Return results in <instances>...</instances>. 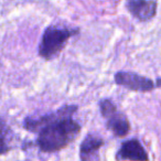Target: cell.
<instances>
[{
    "mask_svg": "<svg viewBox=\"0 0 161 161\" xmlns=\"http://www.w3.org/2000/svg\"><path fill=\"white\" fill-rule=\"evenodd\" d=\"M104 145V140L96 135H87L80 147V161H98V151Z\"/></svg>",
    "mask_w": 161,
    "mask_h": 161,
    "instance_id": "52a82bcc",
    "label": "cell"
},
{
    "mask_svg": "<svg viewBox=\"0 0 161 161\" xmlns=\"http://www.w3.org/2000/svg\"><path fill=\"white\" fill-rule=\"evenodd\" d=\"M80 126L72 117H63L49 124L39 131L36 145L43 152H55L75 140Z\"/></svg>",
    "mask_w": 161,
    "mask_h": 161,
    "instance_id": "6da1fadb",
    "label": "cell"
},
{
    "mask_svg": "<svg viewBox=\"0 0 161 161\" xmlns=\"http://www.w3.org/2000/svg\"><path fill=\"white\" fill-rule=\"evenodd\" d=\"M156 0H127L126 7L134 18L139 21H149L157 14Z\"/></svg>",
    "mask_w": 161,
    "mask_h": 161,
    "instance_id": "5b68a950",
    "label": "cell"
},
{
    "mask_svg": "<svg viewBox=\"0 0 161 161\" xmlns=\"http://www.w3.org/2000/svg\"><path fill=\"white\" fill-rule=\"evenodd\" d=\"M76 110H77V106L76 105H66L63 106L60 109L55 110V112L40 117V118H30L29 117V118H25V121H23L25 128L27 130H29V131L39 132L43 127L58 120V119L63 118V117H72V115Z\"/></svg>",
    "mask_w": 161,
    "mask_h": 161,
    "instance_id": "3957f363",
    "label": "cell"
},
{
    "mask_svg": "<svg viewBox=\"0 0 161 161\" xmlns=\"http://www.w3.org/2000/svg\"><path fill=\"white\" fill-rule=\"evenodd\" d=\"M7 140L8 139L6 138V137H3V135H0V154L6 153V152H8L10 150L9 146H8V143H7Z\"/></svg>",
    "mask_w": 161,
    "mask_h": 161,
    "instance_id": "8fae6325",
    "label": "cell"
},
{
    "mask_svg": "<svg viewBox=\"0 0 161 161\" xmlns=\"http://www.w3.org/2000/svg\"><path fill=\"white\" fill-rule=\"evenodd\" d=\"M156 87H161V78H158V80H157Z\"/></svg>",
    "mask_w": 161,
    "mask_h": 161,
    "instance_id": "7c38bea8",
    "label": "cell"
},
{
    "mask_svg": "<svg viewBox=\"0 0 161 161\" xmlns=\"http://www.w3.org/2000/svg\"><path fill=\"white\" fill-rule=\"evenodd\" d=\"M0 135H3V137H6L8 140H10V138L12 137L11 129H10V127L6 124V121L1 117H0Z\"/></svg>",
    "mask_w": 161,
    "mask_h": 161,
    "instance_id": "30bf717a",
    "label": "cell"
},
{
    "mask_svg": "<svg viewBox=\"0 0 161 161\" xmlns=\"http://www.w3.org/2000/svg\"><path fill=\"white\" fill-rule=\"evenodd\" d=\"M115 83L130 91L150 92L156 87L153 80L132 72H118L115 75Z\"/></svg>",
    "mask_w": 161,
    "mask_h": 161,
    "instance_id": "277c9868",
    "label": "cell"
},
{
    "mask_svg": "<svg viewBox=\"0 0 161 161\" xmlns=\"http://www.w3.org/2000/svg\"><path fill=\"white\" fill-rule=\"evenodd\" d=\"M78 32H80L78 29L58 27V25H51L47 28L39 45L40 56L47 61L56 58L64 49L69 38L77 34Z\"/></svg>",
    "mask_w": 161,
    "mask_h": 161,
    "instance_id": "7a4b0ae2",
    "label": "cell"
},
{
    "mask_svg": "<svg viewBox=\"0 0 161 161\" xmlns=\"http://www.w3.org/2000/svg\"><path fill=\"white\" fill-rule=\"evenodd\" d=\"M99 109L103 115L104 118L108 117L109 115H112L113 113H115L117 110V107L110 99H103L99 102Z\"/></svg>",
    "mask_w": 161,
    "mask_h": 161,
    "instance_id": "9c48e42d",
    "label": "cell"
},
{
    "mask_svg": "<svg viewBox=\"0 0 161 161\" xmlns=\"http://www.w3.org/2000/svg\"><path fill=\"white\" fill-rule=\"evenodd\" d=\"M106 127L117 137H125L130 131V124L128 118L118 112V109L106 117Z\"/></svg>",
    "mask_w": 161,
    "mask_h": 161,
    "instance_id": "ba28073f",
    "label": "cell"
},
{
    "mask_svg": "<svg viewBox=\"0 0 161 161\" xmlns=\"http://www.w3.org/2000/svg\"><path fill=\"white\" fill-rule=\"evenodd\" d=\"M117 159L128 161H149L147 151L138 139L124 141L117 152Z\"/></svg>",
    "mask_w": 161,
    "mask_h": 161,
    "instance_id": "8992f818",
    "label": "cell"
}]
</instances>
